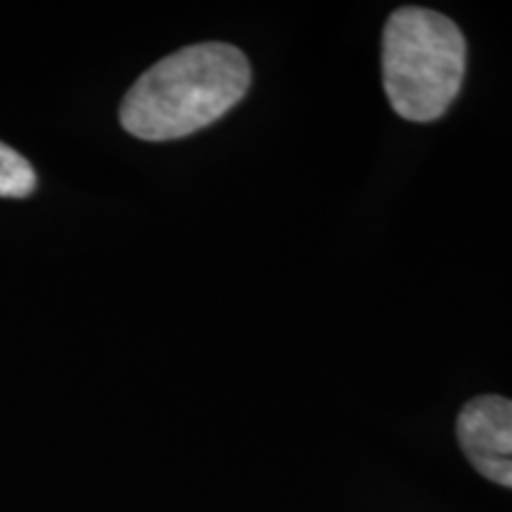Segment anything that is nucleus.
<instances>
[{
	"label": "nucleus",
	"instance_id": "nucleus-1",
	"mask_svg": "<svg viewBox=\"0 0 512 512\" xmlns=\"http://www.w3.org/2000/svg\"><path fill=\"white\" fill-rule=\"evenodd\" d=\"M252 69L228 43H197L152 64L121 102V126L140 140H176L214 124L245 98Z\"/></svg>",
	"mask_w": 512,
	"mask_h": 512
},
{
	"label": "nucleus",
	"instance_id": "nucleus-2",
	"mask_svg": "<svg viewBox=\"0 0 512 512\" xmlns=\"http://www.w3.org/2000/svg\"><path fill=\"white\" fill-rule=\"evenodd\" d=\"M467 46L456 22L427 8H399L382 31V81L394 112L408 121L439 119L465 76Z\"/></svg>",
	"mask_w": 512,
	"mask_h": 512
},
{
	"label": "nucleus",
	"instance_id": "nucleus-3",
	"mask_svg": "<svg viewBox=\"0 0 512 512\" xmlns=\"http://www.w3.org/2000/svg\"><path fill=\"white\" fill-rule=\"evenodd\" d=\"M458 441L479 475L512 489V401L477 396L458 415Z\"/></svg>",
	"mask_w": 512,
	"mask_h": 512
},
{
	"label": "nucleus",
	"instance_id": "nucleus-4",
	"mask_svg": "<svg viewBox=\"0 0 512 512\" xmlns=\"http://www.w3.org/2000/svg\"><path fill=\"white\" fill-rule=\"evenodd\" d=\"M36 190V171L5 143H0V197H27Z\"/></svg>",
	"mask_w": 512,
	"mask_h": 512
}]
</instances>
